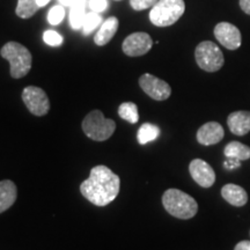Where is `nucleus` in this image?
Here are the masks:
<instances>
[{
	"mask_svg": "<svg viewBox=\"0 0 250 250\" xmlns=\"http://www.w3.org/2000/svg\"><path fill=\"white\" fill-rule=\"evenodd\" d=\"M153 46V41L151 36L146 33H133L124 40L123 52L129 57H139L146 55Z\"/></svg>",
	"mask_w": 250,
	"mask_h": 250,
	"instance_id": "1a4fd4ad",
	"label": "nucleus"
},
{
	"mask_svg": "<svg viewBox=\"0 0 250 250\" xmlns=\"http://www.w3.org/2000/svg\"><path fill=\"white\" fill-rule=\"evenodd\" d=\"M74 1H76V0H59V2H61V5H62V6H68V7H71V6L74 4Z\"/></svg>",
	"mask_w": 250,
	"mask_h": 250,
	"instance_id": "c756f323",
	"label": "nucleus"
},
{
	"mask_svg": "<svg viewBox=\"0 0 250 250\" xmlns=\"http://www.w3.org/2000/svg\"><path fill=\"white\" fill-rule=\"evenodd\" d=\"M121 179L107 166H96L80 186V192L96 206H107L120 193Z\"/></svg>",
	"mask_w": 250,
	"mask_h": 250,
	"instance_id": "f257e3e1",
	"label": "nucleus"
},
{
	"mask_svg": "<svg viewBox=\"0 0 250 250\" xmlns=\"http://www.w3.org/2000/svg\"><path fill=\"white\" fill-rule=\"evenodd\" d=\"M240 7L246 14L250 15V0H240Z\"/></svg>",
	"mask_w": 250,
	"mask_h": 250,
	"instance_id": "cd10ccee",
	"label": "nucleus"
},
{
	"mask_svg": "<svg viewBox=\"0 0 250 250\" xmlns=\"http://www.w3.org/2000/svg\"><path fill=\"white\" fill-rule=\"evenodd\" d=\"M43 41L45 42V44L50 46H59L62 44L64 42V39L61 34H58L57 31L55 30H46L43 34Z\"/></svg>",
	"mask_w": 250,
	"mask_h": 250,
	"instance_id": "b1692460",
	"label": "nucleus"
},
{
	"mask_svg": "<svg viewBox=\"0 0 250 250\" xmlns=\"http://www.w3.org/2000/svg\"><path fill=\"white\" fill-rule=\"evenodd\" d=\"M224 154L226 158H233L240 161H246L250 159V147L245 145V144L233 140V142L228 143L225 146Z\"/></svg>",
	"mask_w": 250,
	"mask_h": 250,
	"instance_id": "f3484780",
	"label": "nucleus"
},
{
	"mask_svg": "<svg viewBox=\"0 0 250 250\" xmlns=\"http://www.w3.org/2000/svg\"><path fill=\"white\" fill-rule=\"evenodd\" d=\"M227 125L230 132L235 136H246L250 132V111L239 110L230 112L227 118Z\"/></svg>",
	"mask_w": 250,
	"mask_h": 250,
	"instance_id": "ddd939ff",
	"label": "nucleus"
},
{
	"mask_svg": "<svg viewBox=\"0 0 250 250\" xmlns=\"http://www.w3.org/2000/svg\"><path fill=\"white\" fill-rule=\"evenodd\" d=\"M0 55L11 64L12 78L20 79L29 73L33 64V57L26 46L18 42H8L0 50Z\"/></svg>",
	"mask_w": 250,
	"mask_h": 250,
	"instance_id": "7ed1b4c3",
	"label": "nucleus"
},
{
	"mask_svg": "<svg viewBox=\"0 0 250 250\" xmlns=\"http://www.w3.org/2000/svg\"><path fill=\"white\" fill-rule=\"evenodd\" d=\"M214 36L218 42L228 50H236L241 46V33L239 28L229 22L218 23L214 28Z\"/></svg>",
	"mask_w": 250,
	"mask_h": 250,
	"instance_id": "9d476101",
	"label": "nucleus"
},
{
	"mask_svg": "<svg viewBox=\"0 0 250 250\" xmlns=\"http://www.w3.org/2000/svg\"><path fill=\"white\" fill-rule=\"evenodd\" d=\"M118 1H120V0H118Z\"/></svg>",
	"mask_w": 250,
	"mask_h": 250,
	"instance_id": "2f4dec72",
	"label": "nucleus"
},
{
	"mask_svg": "<svg viewBox=\"0 0 250 250\" xmlns=\"http://www.w3.org/2000/svg\"><path fill=\"white\" fill-rule=\"evenodd\" d=\"M40 8L37 0H18L15 13L21 19H29L37 13Z\"/></svg>",
	"mask_w": 250,
	"mask_h": 250,
	"instance_id": "aec40b11",
	"label": "nucleus"
},
{
	"mask_svg": "<svg viewBox=\"0 0 250 250\" xmlns=\"http://www.w3.org/2000/svg\"><path fill=\"white\" fill-rule=\"evenodd\" d=\"M102 17L99 13H95V12H90V13H87L85 17V20H83V34L85 35H89L90 33H93L96 28H99L102 24Z\"/></svg>",
	"mask_w": 250,
	"mask_h": 250,
	"instance_id": "4be33fe9",
	"label": "nucleus"
},
{
	"mask_svg": "<svg viewBox=\"0 0 250 250\" xmlns=\"http://www.w3.org/2000/svg\"><path fill=\"white\" fill-rule=\"evenodd\" d=\"M118 115L122 120L129 122L131 124H136L139 121L138 107L133 102H124L118 108Z\"/></svg>",
	"mask_w": 250,
	"mask_h": 250,
	"instance_id": "412c9836",
	"label": "nucleus"
},
{
	"mask_svg": "<svg viewBox=\"0 0 250 250\" xmlns=\"http://www.w3.org/2000/svg\"><path fill=\"white\" fill-rule=\"evenodd\" d=\"M83 130L88 138L95 142H104L110 138L116 130L114 120H107L102 111L93 110L83 121Z\"/></svg>",
	"mask_w": 250,
	"mask_h": 250,
	"instance_id": "39448f33",
	"label": "nucleus"
},
{
	"mask_svg": "<svg viewBox=\"0 0 250 250\" xmlns=\"http://www.w3.org/2000/svg\"><path fill=\"white\" fill-rule=\"evenodd\" d=\"M221 196L228 204L241 208L245 206L248 202V193L242 187L236 184L228 183L221 188Z\"/></svg>",
	"mask_w": 250,
	"mask_h": 250,
	"instance_id": "4468645a",
	"label": "nucleus"
},
{
	"mask_svg": "<svg viewBox=\"0 0 250 250\" xmlns=\"http://www.w3.org/2000/svg\"><path fill=\"white\" fill-rule=\"evenodd\" d=\"M50 0H37V4H39L40 7H44L45 5H48Z\"/></svg>",
	"mask_w": 250,
	"mask_h": 250,
	"instance_id": "7c9ffc66",
	"label": "nucleus"
},
{
	"mask_svg": "<svg viewBox=\"0 0 250 250\" xmlns=\"http://www.w3.org/2000/svg\"><path fill=\"white\" fill-rule=\"evenodd\" d=\"M234 250H250V241H247V240H245V241L239 242L235 246Z\"/></svg>",
	"mask_w": 250,
	"mask_h": 250,
	"instance_id": "c85d7f7f",
	"label": "nucleus"
},
{
	"mask_svg": "<svg viewBox=\"0 0 250 250\" xmlns=\"http://www.w3.org/2000/svg\"><path fill=\"white\" fill-rule=\"evenodd\" d=\"M162 204L170 215L183 220L193 218L198 212V204L195 198L174 188L166 190L162 196Z\"/></svg>",
	"mask_w": 250,
	"mask_h": 250,
	"instance_id": "f03ea898",
	"label": "nucleus"
},
{
	"mask_svg": "<svg viewBox=\"0 0 250 250\" xmlns=\"http://www.w3.org/2000/svg\"><path fill=\"white\" fill-rule=\"evenodd\" d=\"M225 137L224 127L218 122H208L197 131V142L201 145L211 146L220 143Z\"/></svg>",
	"mask_w": 250,
	"mask_h": 250,
	"instance_id": "f8f14e48",
	"label": "nucleus"
},
{
	"mask_svg": "<svg viewBox=\"0 0 250 250\" xmlns=\"http://www.w3.org/2000/svg\"><path fill=\"white\" fill-rule=\"evenodd\" d=\"M189 171L193 181L202 188H211L215 182L213 168L202 159H193L189 165Z\"/></svg>",
	"mask_w": 250,
	"mask_h": 250,
	"instance_id": "9b49d317",
	"label": "nucleus"
},
{
	"mask_svg": "<svg viewBox=\"0 0 250 250\" xmlns=\"http://www.w3.org/2000/svg\"><path fill=\"white\" fill-rule=\"evenodd\" d=\"M160 134V129L154 124L145 123L139 127L138 133H137V139L140 145H145L149 142L155 140Z\"/></svg>",
	"mask_w": 250,
	"mask_h": 250,
	"instance_id": "6ab92c4d",
	"label": "nucleus"
},
{
	"mask_svg": "<svg viewBox=\"0 0 250 250\" xmlns=\"http://www.w3.org/2000/svg\"><path fill=\"white\" fill-rule=\"evenodd\" d=\"M224 167H225V169H228V170L236 169V168L241 167V161L237 160V159L227 158V160H225V162H224Z\"/></svg>",
	"mask_w": 250,
	"mask_h": 250,
	"instance_id": "bb28decb",
	"label": "nucleus"
},
{
	"mask_svg": "<svg viewBox=\"0 0 250 250\" xmlns=\"http://www.w3.org/2000/svg\"><path fill=\"white\" fill-rule=\"evenodd\" d=\"M118 19L115 17L108 18L104 22H102L101 26H100V29L98 33H96L95 37H94V42L95 44L99 46H103L108 44L110 42L112 37L115 36L116 31L118 29Z\"/></svg>",
	"mask_w": 250,
	"mask_h": 250,
	"instance_id": "2eb2a0df",
	"label": "nucleus"
},
{
	"mask_svg": "<svg viewBox=\"0 0 250 250\" xmlns=\"http://www.w3.org/2000/svg\"><path fill=\"white\" fill-rule=\"evenodd\" d=\"M22 101L28 110L35 116H45L50 110V101L46 93L36 86H28L22 90Z\"/></svg>",
	"mask_w": 250,
	"mask_h": 250,
	"instance_id": "0eeeda50",
	"label": "nucleus"
},
{
	"mask_svg": "<svg viewBox=\"0 0 250 250\" xmlns=\"http://www.w3.org/2000/svg\"><path fill=\"white\" fill-rule=\"evenodd\" d=\"M184 0H158L149 12V20L156 27H168L184 14Z\"/></svg>",
	"mask_w": 250,
	"mask_h": 250,
	"instance_id": "20e7f679",
	"label": "nucleus"
},
{
	"mask_svg": "<svg viewBox=\"0 0 250 250\" xmlns=\"http://www.w3.org/2000/svg\"><path fill=\"white\" fill-rule=\"evenodd\" d=\"M86 0H76L71 6L70 12V24L73 29H81L83 20L86 17Z\"/></svg>",
	"mask_w": 250,
	"mask_h": 250,
	"instance_id": "a211bd4d",
	"label": "nucleus"
},
{
	"mask_svg": "<svg viewBox=\"0 0 250 250\" xmlns=\"http://www.w3.org/2000/svg\"><path fill=\"white\" fill-rule=\"evenodd\" d=\"M195 58L197 65L206 72H217L225 62L221 49L211 41H204L197 45Z\"/></svg>",
	"mask_w": 250,
	"mask_h": 250,
	"instance_id": "423d86ee",
	"label": "nucleus"
},
{
	"mask_svg": "<svg viewBox=\"0 0 250 250\" xmlns=\"http://www.w3.org/2000/svg\"><path fill=\"white\" fill-rule=\"evenodd\" d=\"M18 189L11 180H4L0 182V213L7 211L17 201Z\"/></svg>",
	"mask_w": 250,
	"mask_h": 250,
	"instance_id": "dca6fc26",
	"label": "nucleus"
},
{
	"mask_svg": "<svg viewBox=\"0 0 250 250\" xmlns=\"http://www.w3.org/2000/svg\"><path fill=\"white\" fill-rule=\"evenodd\" d=\"M65 17V9L62 7V5H57L55 7L50 9L48 14V21L52 26H57L62 21V19Z\"/></svg>",
	"mask_w": 250,
	"mask_h": 250,
	"instance_id": "5701e85b",
	"label": "nucleus"
},
{
	"mask_svg": "<svg viewBox=\"0 0 250 250\" xmlns=\"http://www.w3.org/2000/svg\"><path fill=\"white\" fill-rule=\"evenodd\" d=\"M108 7L107 0H89V8L95 13H101Z\"/></svg>",
	"mask_w": 250,
	"mask_h": 250,
	"instance_id": "a878e982",
	"label": "nucleus"
},
{
	"mask_svg": "<svg viewBox=\"0 0 250 250\" xmlns=\"http://www.w3.org/2000/svg\"><path fill=\"white\" fill-rule=\"evenodd\" d=\"M158 0H130V5L134 11H144L154 6Z\"/></svg>",
	"mask_w": 250,
	"mask_h": 250,
	"instance_id": "393cba45",
	"label": "nucleus"
},
{
	"mask_svg": "<svg viewBox=\"0 0 250 250\" xmlns=\"http://www.w3.org/2000/svg\"><path fill=\"white\" fill-rule=\"evenodd\" d=\"M139 86L149 98L155 101H165L171 94L170 86L166 81L149 73L143 74L139 78Z\"/></svg>",
	"mask_w": 250,
	"mask_h": 250,
	"instance_id": "6e6552de",
	"label": "nucleus"
}]
</instances>
